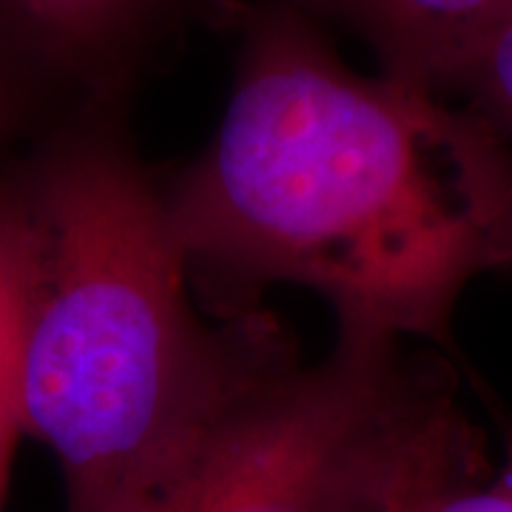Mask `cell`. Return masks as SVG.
<instances>
[{
  "mask_svg": "<svg viewBox=\"0 0 512 512\" xmlns=\"http://www.w3.org/2000/svg\"><path fill=\"white\" fill-rule=\"evenodd\" d=\"M126 94L6 171L15 200V373L23 436L57 458L66 512H154L202 450L296 362L259 313L208 325L134 151Z\"/></svg>",
  "mask_w": 512,
  "mask_h": 512,
  "instance_id": "7a4b0ae2",
  "label": "cell"
},
{
  "mask_svg": "<svg viewBox=\"0 0 512 512\" xmlns=\"http://www.w3.org/2000/svg\"><path fill=\"white\" fill-rule=\"evenodd\" d=\"M453 94L512 143V0L481 37Z\"/></svg>",
  "mask_w": 512,
  "mask_h": 512,
  "instance_id": "52a82bcc",
  "label": "cell"
},
{
  "mask_svg": "<svg viewBox=\"0 0 512 512\" xmlns=\"http://www.w3.org/2000/svg\"><path fill=\"white\" fill-rule=\"evenodd\" d=\"M490 464L484 456V439L470 441L467 447H461L458 453L450 458H444L439 467H433L427 476L416 481L407 493L396 501V507L390 512H433L436 510V501L439 495L456 481V478L473 473L478 467Z\"/></svg>",
  "mask_w": 512,
  "mask_h": 512,
  "instance_id": "9c48e42d",
  "label": "cell"
},
{
  "mask_svg": "<svg viewBox=\"0 0 512 512\" xmlns=\"http://www.w3.org/2000/svg\"><path fill=\"white\" fill-rule=\"evenodd\" d=\"M160 191L222 319L299 285L336 333L450 345L467 285L512 271L510 140L470 106L353 72L288 0L242 15L220 128Z\"/></svg>",
  "mask_w": 512,
  "mask_h": 512,
  "instance_id": "6da1fadb",
  "label": "cell"
},
{
  "mask_svg": "<svg viewBox=\"0 0 512 512\" xmlns=\"http://www.w3.org/2000/svg\"><path fill=\"white\" fill-rule=\"evenodd\" d=\"M433 512H512V421L504 427L501 458L456 478Z\"/></svg>",
  "mask_w": 512,
  "mask_h": 512,
  "instance_id": "ba28073f",
  "label": "cell"
},
{
  "mask_svg": "<svg viewBox=\"0 0 512 512\" xmlns=\"http://www.w3.org/2000/svg\"><path fill=\"white\" fill-rule=\"evenodd\" d=\"M476 439L444 362L336 333L325 359L265 384L154 512H390Z\"/></svg>",
  "mask_w": 512,
  "mask_h": 512,
  "instance_id": "3957f363",
  "label": "cell"
},
{
  "mask_svg": "<svg viewBox=\"0 0 512 512\" xmlns=\"http://www.w3.org/2000/svg\"><path fill=\"white\" fill-rule=\"evenodd\" d=\"M311 20L356 35L379 74L447 97L510 0H288Z\"/></svg>",
  "mask_w": 512,
  "mask_h": 512,
  "instance_id": "277c9868",
  "label": "cell"
},
{
  "mask_svg": "<svg viewBox=\"0 0 512 512\" xmlns=\"http://www.w3.org/2000/svg\"><path fill=\"white\" fill-rule=\"evenodd\" d=\"M15 200L0 177V512H6L15 444L23 439L15 373Z\"/></svg>",
  "mask_w": 512,
  "mask_h": 512,
  "instance_id": "8992f818",
  "label": "cell"
},
{
  "mask_svg": "<svg viewBox=\"0 0 512 512\" xmlns=\"http://www.w3.org/2000/svg\"><path fill=\"white\" fill-rule=\"evenodd\" d=\"M23 114V92H20L18 66L12 60L9 46L0 40V151L15 134Z\"/></svg>",
  "mask_w": 512,
  "mask_h": 512,
  "instance_id": "30bf717a",
  "label": "cell"
},
{
  "mask_svg": "<svg viewBox=\"0 0 512 512\" xmlns=\"http://www.w3.org/2000/svg\"><path fill=\"white\" fill-rule=\"evenodd\" d=\"M23 43L89 94H126L185 0H0Z\"/></svg>",
  "mask_w": 512,
  "mask_h": 512,
  "instance_id": "5b68a950",
  "label": "cell"
}]
</instances>
